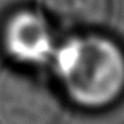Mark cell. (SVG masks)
Segmentation results:
<instances>
[{
  "label": "cell",
  "instance_id": "cell-1",
  "mask_svg": "<svg viewBox=\"0 0 124 124\" xmlns=\"http://www.w3.org/2000/svg\"><path fill=\"white\" fill-rule=\"evenodd\" d=\"M61 89L85 110H104L124 97V50L112 39L88 36L62 48L58 61Z\"/></svg>",
  "mask_w": 124,
  "mask_h": 124
},
{
  "label": "cell",
  "instance_id": "cell-2",
  "mask_svg": "<svg viewBox=\"0 0 124 124\" xmlns=\"http://www.w3.org/2000/svg\"><path fill=\"white\" fill-rule=\"evenodd\" d=\"M62 100L36 65L9 62L0 71V124H56Z\"/></svg>",
  "mask_w": 124,
  "mask_h": 124
},
{
  "label": "cell",
  "instance_id": "cell-3",
  "mask_svg": "<svg viewBox=\"0 0 124 124\" xmlns=\"http://www.w3.org/2000/svg\"><path fill=\"white\" fill-rule=\"evenodd\" d=\"M5 54L14 64L36 65L48 52L46 26L32 12L20 11L5 21L0 33Z\"/></svg>",
  "mask_w": 124,
  "mask_h": 124
},
{
  "label": "cell",
  "instance_id": "cell-4",
  "mask_svg": "<svg viewBox=\"0 0 124 124\" xmlns=\"http://www.w3.org/2000/svg\"><path fill=\"white\" fill-rule=\"evenodd\" d=\"M44 17L68 33H88L106 26L112 0H38Z\"/></svg>",
  "mask_w": 124,
  "mask_h": 124
}]
</instances>
